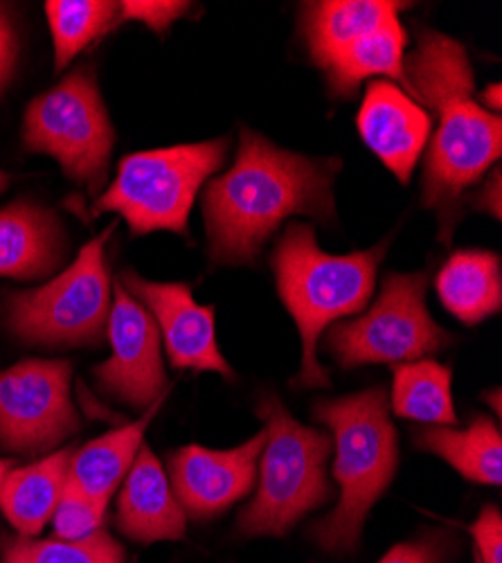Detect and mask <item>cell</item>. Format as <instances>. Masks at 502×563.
<instances>
[{
    "label": "cell",
    "instance_id": "1",
    "mask_svg": "<svg viewBox=\"0 0 502 563\" xmlns=\"http://www.w3.org/2000/svg\"><path fill=\"white\" fill-rule=\"evenodd\" d=\"M338 158L315 161L280 150L244 129L237 161L203 195L212 264H250L291 214L334 223Z\"/></svg>",
    "mask_w": 502,
    "mask_h": 563
},
{
    "label": "cell",
    "instance_id": "2",
    "mask_svg": "<svg viewBox=\"0 0 502 563\" xmlns=\"http://www.w3.org/2000/svg\"><path fill=\"white\" fill-rule=\"evenodd\" d=\"M408 96L437 113V131L426 156L424 206L435 210L448 238L460 203L502 150L500 115L473 100V70L458 41L424 30L403 62Z\"/></svg>",
    "mask_w": 502,
    "mask_h": 563
},
{
    "label": "cell",
    "instance_id": "3",
    "mask_svg": "<svg viewBox=\"0 0 502 563\" xmlns=\"http://www.w3.org/2000/svg\"><path fill=\"white\" fill-rule=\"evenodd\" d=\"M388 244L352 255H330L306 223H291L270 255L278 291L302 336V369L295 386L327 388L330 374L317 363V339L336 320L370 302L377 268Z\"/></svg>",
    "mask_w": 502,
    "mask_h": 563
},
{
    "label": "cell",
    "instance_id": "4",
    "mask_svg": "<svg viewBox=\"0 0 502 563\" xmlns=\"http://www.w3.org/2000/svg\"><path fill=\"white\" fill-rule=\"evenodd\" d=\"M317 421L332 431L334 478L341 498L315 526V541L332 552H352L360 541L370 509L386 494L399 466V440L383 388L317 401Z\"/></svg>",
    "mask_w": 502,
    "mask_h": 563
},
{
    "label": "cell",
    "instance_id": "5",
    "mask_svg": "<svg viewBox=\"0 0 502 563\" xmlns=\"http://www.w3.org/2000/svg\"><path fill=\"white\" fill-rule=\"evenodd\" d=\"M257 415L266 433L257 462V492L237 526L250 537H282L334 496L327 476L332 438L300 424L276 395L259 401Z\"/></svg>",
    "mask_w": 502,
    "mask_h": 563
},
{
    "label": "cell",
    "instance_id": "6",
    "mask_svg": "<svg viewBox=\"0 0 502 563\" xmlns=\"http://www.w3.org/2000/svg\"><path fill=\"white\" fill-rule=\"evenodd\" d=\"M227 140L138 152L122 158L118 176L96 203V214L118 212L133 234L188 232L201 185L221 169Z\"/></svg>",
    "mask_w": 502,
    "mask_h": 563
},
{
    "label": "cell",
    "instance_id": "7",
    "mask_svg": "<svg viewBox=\"0 0 502 563\" xmlns=\"http://www.w3.org/2000/svg\"><path fill=\"white\" fill-rule=\"evenodd\" d=\"M115 225L88 242L57 277L32 291L12 294L8 322L16 336L38 345H98L111 313L107 240Z\"/></svg>",
    "mask_w": 502,
    "mask_h": 563
},
{
    "label": "cell",
    "instance_id": "8",
    "mask_svg": "<svg viewBox=\"0 0 502 563\" xmlns=\"http://www.w3.org/2000/svg\"><path fill=\"white\" fill-rule=\"evenodd\" d=\"M115 133L102 102L96 75L79 68L62 84L30 102L23 120V145L53 156L90 192L107 180Z\"/></svg>",
    "mask_w": 502,
    "mask_h": 563
},
{
    "label": "cell",
    "instance_id": "9",
    "mask_svg": "<svg viewBox=\"0 0 502 563\" xmlns=\"http://www.w3.org/2000/svg\"><path fill=\"white\" fill-rule=\"evenodd\" d=\"M426 273L383 279L381 296L360 318L336 322L327 347L343 367L370 363H413L437 354L450 343L446 330L426 309Z\"/></svg>",
    "mask_w": 502,
    "mask_h": 563
},
{
    "label": "cell",
    "instance_id": "10",
    "mask_svg": "<svg viewBox=\"0 0 502 563\" xmlns=\"http://www.w3.org/2000/svg\"><path fill=\"white\" fill-rule=\"evenodd\" d=\"M70 379L68 361L30 358L0 372V449L36 455L72 438L81 419Z\"/></svg>",
    "mask_w": 502,
    "mask_h": 563
},
{
    "label": "cell",
    "instance_id": "11",
    "mask_svg": "<svg viewBox=\"0 0 502 563\" xmlns=\"http://www.w3.org/2000/svg\"><path fill=\"white\" fill-rule=\"evenodd\" d=\"M107 334L111 358L96 367L100 388L133 408L149 410L165 399L167 374L160 352V332L152 313L115 287Z\"/></svg>",
    "mask_w": 502,
    "mask_h": 563
},
{
    "label": "cell",
    "instance_id": "12",
    "mask_svg": "<svg viewBox=\"0 0 502 563\" xmlns=\"http://www.w3.org/2000/svg\"><path fill=\"white\" fill-rule=\"evenodd\" d=\"M120 287L152 313L174 367L233 377V369L216 343L214 309L199 305L190 285L149 282L138 273L124 271Z\"/></svg>",
    "mask_w": 502,
    "mask_h": 563
},
{
    "label": "cell",
    "instance_id": "13",
    "mask_svg": "<svg viewBox=\"0 0 502 563\" xmlns=\"http://www.w3.org/2000/svg\"><path fill=\"white\" fill-rule=\"evenodd\" d=\"M266 433L227 451L186 446L169 462V483L178 505L192 519H210L242 500L257 481V462Z\"/></svg>",
    "mask_w": 502,
    "mask_h": 563
},
{
    "label": "cell",
    "instance_id": "14",
    "mask_svg": "<svg viewBox=\"0 0 502 563\" xmlns=\"http://www.w3.org/2000/svg\"><path fill=\"white\" fill-rule=\"evenodd\" d=\"M431 129L428 111L401 86L377 79L365 90L358 111L360 137L401 183L413 176Z\"/></svg>",
    "mask_w": 502,
    "mask_h": 563
},
{
    "label": "cell",
    "instance_id": "15",
    "mask_svg": "<svg viewBox=\"0 0 502 563\" xmlns=\"http://www.w3.org/2000/svg\"><path fill=\"white\" fill-rule=\"evenodd\" d=\"M186 519L165 468L154 451L143 446L120 489L118 528L138 543L178 541L186 537Z\"/></svg>",
    "mask_w": 502,
    "mask_h": 563
},
{
    "label": "cell",
    "instance_id": "16",
    "mask_svg": "<svg viewBox=\"0 0 502 563\" xmlns=\"http://www.w3.org/2000/svg\"><path fill=\"white\" fill-rule=\"evenodd\" d=\"M64 238L57 217L32 203L0 210V277L36 279L55 271Z\"/></svg>",
    "mask_w": 502,
    "mask_h": 563
},
{
    "label": "cell",
    "instance_id": "17",
    "mask_svg": "<svg viewBox=\"0 0 502 563\" xmlns=\"http://www.w3.org/2000/svg\"><path fill=\"white\" fill-rule=\"evenodd\" d=\"M70 455L72 449H62L8 474L0 487V509L19 537L36 539L53 521L57 503L68 485Z\"/></svg>",
    "mask_w": 502,
    "mask_h": 563
},
{
    "label": "cell",
    "instance_id": "18",
    "mask_svg": "<svg viewBox=\"0 0 502 563\" xmlns=\"http://www.w3.org/2000/svg\"><path fill=\"white\" fill-rule=\"evenodd\" d=\"M160 404L145 410V415L131 421V424L120 427L72 451L68 481L90 498L109 503L118 487L124 483L129 468L133 466L135 457H138L141 449L145 446V433Z\"/></svg>",
    "mask_w": 502,
    "mask_h": 563
},
{
    "label": "cell",
    "instance_id": "19",
    "mask_svg": "<svg viewBox=\"0 0 502 563\" xmlns=\"http://www.w3.org/2000/svg\"><path fill=\"white\" fill-rule=\"evenodd\" d=\"M405 43L408 34L397 16L345 45L343 51L332 55L321 68L325 70L332 90L341 98L354 96L362 79L370 77H390L399 81V86L408 92V79L403 68Z\"/></svg>",
    "mask_w": 502,
    "mask_h": 563
},
{
    "label": "cell",
    "instance_id": "20",
    "mask_svg": "<svg viewBox=\"0 0 502 563\" xmlns=\"http://www.w3.org/2000/svg\"><path fill=\"white\" fill-rule=\"evenodd\" d=\"M401 8L392 0H323L304 5L302 32L311 59L323 66L358 36L397 19Z\"/></svg>",
    "mask_w": 502,
    "mask_h": 563
},
{
    "label": "cell",
    "instance_id": "21",
    "mask_svg": "<svg viewBox=\"0 0 502 563\" xmlns=\"http://www.w3.org/2000/svg\"><path fill=\"white\" fill-rule=\"evenodd\" d=\"M442 305L467 324H478L500 311V260L489 251H458L437 275Z\"/></svg>",
    "mask_w": 502,
    "mask_h": 563
},
{
    "label": "cell",
    "instance_id": "22",
    "mask_svg": "<svg viewBox=\"0 0 502 563\" xmlns=\"http://www.w3.org/2000/svg\"><path fill=\"white\" fill-rule=\"evenodd\" d=\"M417 446L446 460L471 483H502V438L491 419L478 417L465 431L433 427L417 435Z\"/></svg>",
    "mask_w": 502,
    "mask_h": 563
},
{
    "label": "cell",
    "instance_id": "23",
    "mask_svg": "<svg viewBox=\"0 0 502 563\" xmlns=\"http://www.w3.org/2000/svg\"><path fill=\"white\" fill-rule=\"evenodd\" d=\"M450 379V369L433 358L397 365L390 401L394 415L422 424L455 427L458 415L453 406Z\"/></svg>",
    "mask_w": 502,
    "mask_h": 563
},
{
    "label": "cell",
    "instance_id": "24",
    "mask_svg": "<svg viewBox=\"0 0 502 563\" xmlns=\"http://www.w3.org/2000/svg\"><path fill=\"white\" fill-rule=\"evenodd\" d=\"M45 16H48L55 43V68L64 70L83 48L120 21V3L51 0L45 3Z\"/></svg>",
    "mask_w": 502,
    "mask_h": 563
},
{
    "label": "cell",
    "instance_id": "25",
    "mask_svg": "<svg viewBox=\"0 0 502 563\" xmlns=\"http://www.w3.org/2000/svg\"><path fill=\"white\" fill-rule=\"evenodd\" d=\"M0 563H124V548L104 530L79 541L19 537Z\"/></svg>",
    "mask_w": 502,
    "mask_h": 563
},
{
    "label": "cell",
    "instance_id": "26",
    "mask_svg": "<svg viewBox=\"0 0 502 563\" xmlns=\"http://www.w3.org/2000/svg\"><path fill=\"white\" fill-rule=\"evenodd\" d=\"M107 505L102 500L90 498L81 489H77L70 481L57 503L53 514L55 539L59 541H79L102 530Z\"/></svg>",
    "mask_w": 502,
    "mask_h": 563
},
{
    "label": "cell",
    "instance_id": "27",
    "mask_svg": "<svg viewBox=\"0 0 502 563\" xmlns=\"http://www.w3.org/2000/svg\"><path fill=\"white\" fill-rule=\"evenodd\" d=\"M190 3H160V0H131V3H120V21H141L156 32L167 30L178 16L188 12Z\"/></svg>",
    "mask_w": 502,
    "mask_h": 563
},
{
    "label": "cell",
    "instance_id": "28",
    "mask_svg": "<svg viewBox=\"0 0 502 563\" xmlns=\"http://www.w3.org/2000/svg\"><path fill=\"white\" fill-rule=\"evenodd\" d=\"M471 534L480 550L478 559L482 563H502V519L495 507L482 509L471 528Z\"/></svg>",
    "mask_w": 502,
    "mask_h": 563
},
{
    "label": "cell",
    "instance_id": "29",
    "mask_svg": "<svg viewBox=\"0 0 502 563\" xmlns=\"http://www.w3.org/2000/svg\"><path fill=\"white\" fill-rule=\"evenodd\" d=\"M439 548L433 543H401L394 545L379 563H439Z\"/></svg>",
    "mask_w": 502,
    "mask_h": 563
},
{
    "label": "cell",
    "instance_id": "30",
    "mask_svg": "<svg viewBox=\"0 0 502 563\" xmlns=\"http://www.w3.org/2000/svg\"><path fill=\"white\" fill-rule=\"evenodd\" d=\"M14 57H16V36L5 14L0 12V66L12 68Z\"/></svg>",
    "mask_w": 502,
    "mask_h": 563
},
{
    "label": "cell",
    "instance_id": "31",
    "mask_svg": "<svg viewBox=\"0 0 502 563\" xmlns=\"http://www.w3.org/2000/svg\"><path fill=\"white\" fill-rule=\"evenodd\" d=\"M478 208L491 210V214L500 219V169H493V180L480 192Z\"/></svg>",
    "mask_w": 502,
    "mask_h": 563
},
{
    "label": "cell",
    "instance_id": "32",
    "mask_svg": "<svg viewBox=\"0 0 502 563\" xmlns=\"http://www.w3.org/2000/svg\"><path fill=\"white\" fill-rule=\"evenodd\" d=\"M482 102L489 107H493V111H495V115H498V111H500V84H493V86H489L484 92H482Z\"/></svg>",
    "mask_w": 502,
    "mask_h": 563
},
{
    "label": "cell",
    "instance_id": "33",
    "mask_svg": "<svg viewBox=\"0 0 502 563\" xmlns=\"http://www.w3.org/2000/svg\"><path fill=\"white\" fill-rule=\"evenodd\" d=\"M14 468V462L12 460H0V487H3L8 474Z\"/></svg>",
    "mask_w": 502,
    "mask_h": 563
},
{
    "label": "cell",
    "instance_id": "34",
    "mask_svg": "<svg viewBox=\"0 0 502 563\" xmlns=\"http://www.w3.org/2000/svg\"><path fill=\"white\" fill-rule=\"evenodd\" d=\"M10 70L12 68H5V66H0V88L5 86V81H8V77H10Z\"/></svg>",
    "mask_w": 502,
    "mask_h": 563
},
{
    "label": "cell",
    "instance_id": "35",
    "mask_svg": "<svg viewBox=\"0 0 502 563\" xmlns=\"http://www.w3.org/2000/svg\"><path fill=\"white\" fill-rule=\"evenodd\" d=\"M8 183H10V176H8V174H3V172H0V192L5 190Z\"/></svg>",
    "mask_w": 502,
    "mask_h": 563
},
{
    "label": "cell",
    "instance_id": "36",
    "mask_svg": "<svg viewBox=\"0 0 502 563\" xmlns=\"http://www.w3.org/2000/svg\"><path fill=\"white\" fill-rule=\"evenodd\" d=\"M476 563H482V561H480V559H478V556H476Z\"/></svg>",
    "mask_w": 502,
    "mask_h": 563
}]
</instances>
